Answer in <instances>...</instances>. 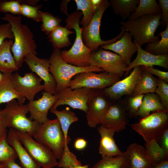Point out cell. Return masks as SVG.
I'll use <instances>...</instances> for the list:
<instances>
[{
  "label": "cell",
  "instance_id": "6da1fadb",
  "mask_svg": "<svg viewBox=\"0 0 168 168\" xmlns=\"http://www.w3.org/2000/svg\"><path fill=\"white\" fill-rule=\"evenodd\" d=\"M1 19L7 21L11 26L14 39L11 51L16 65L19 68L22 66L26 55L30 54L37 55V46L33 34L26 25L22 23L20 15L15 16L7 13Z\"/></svg>",
  "mask_w": 168,
  "mask_h": 168
},
{
  "label": "cell",
  "instance_id": "7a4b0ae2",
  "mask_svg": "<svg viewBox=\"0 0 168 168\" xmlns=\"http://www.w3.org/2000/svg\"><path fill=\"white\" fill-rule=\"evenodd\" d=\"M82 12H74L69 15L65 20L66 26L73 29L76 33L75 41L70 49L61 51V57L67 63L79 67L89 66V59L92 50L84 44L82 36V27L79 26Z\"/></svg>",
  "mask_w": 168,
  "mask_h": 168
},
{
  "label": "cell",
  "instance_id": "3957f363",
  "mask_svg": "<svg viewBox=\"0 0 168 168\" xmlns=\"http://www.w3.org/2000/svg\"><path fill=\"white\" fill-rule=\"evenodd\" d=\"M49 60V71L56 83L57 94L69 87L72 79L78 73L89 72H104L102 69L95 66L79 67L67 63L61 58V51L59 49H54Z\"/></svg>",
  "mask_w": 168,
  "mask_h": 168
},
{
  "label": "cell",
  "instance_id": "277c9868",
  "mask_svg": "<svg viewBox=\"0 0 168 168\" xmlns=\"http://www.w3.org/2000/svg\"><path fill=\"white\" fill-rule=\"evenodd\" d=\"M161 13L146 15L133 20L122 21L120 24L125 31L129 32L134 40L142 47L146 44L159 40V36L155 35L160 26Z\"/></svg>",
  "mask_w": 168,
  "mask_h": 168
},
{
  "label": "cell",
  "instance_id": "5b68a950",
  "mask_svg": "<svg viewBox=\"0 0 168 168\" xmlns=\"http://www.w3.org/2000/svg\"><path fill=\"white\" fill-rule=\"evenodd\" d=\"M28 112L27 105L20 104L15 100L7 103L5 107L1 110L8 128L27 133L32 136L41 124L28 118L27 114Z\"/></svg>",
  "mask_w": 168,
  "mask_h": 168
},
{
  "label": "cell",
  "instance_id": "8992f818",
  "mask_svg": "<svg viewBox=\"0 0 168 168\" xmlns=\"http://www.w3.org/2000/svg\"><path fill=\"white\" fill-rule=\"evenodd\" d=\"M32 137L37 141L49 147L57 159L59 160L63 155L65 146L70 142L65 139L57 118L48 119L41 124Z\"/></svg>",
  "mask_w": 168,
  "mask_h": 168
},
{
  "label": "cell",
  "instance_id": "52a82bcc",
  "mask_svg": "<svg viewBox=\"0 0 168 168\" xmlns=\"http://www.w3.org/2000/svg\"><path fill=\"white\" fill-rule=\"evenodd\" d=\"M110 6V2L108 0H102L88 25L85 27H82V36L83 42L92 52L98 49L100 46L108 45L115 42L122 36L125 31L121 26L120 33L115 38L107 40L101 39L100 27L102 18L104 12Z\"/></svg>",
  "mask_w": 168,
  "mask_h": 168
},
{
  "label": "cell",
  "instance_id": "ba28073f",
  "mask_svg": "<svg viewBox=\"0 0 168 168\" xmlns=\"http://www.w3.org/2000/svg\"><path fill=\"white\" fill-rule=\"evenodd\" d=\"M131 127L142 137L146 142L156 141L168 128V112L153 113L141 119L139 122L131 124Z\"/></svg>",
  "mask_w": 168,
  "mask_h": 168
},
{
  "label": "cell",
  "instance_id": "9c48e42d",
  "mask_svg": "<svg viewBox=\"0 0 168 168\" xmlns=\"http://www.w3.org/2000/svg\"><path fill=\"white\" fill-rule=\"evenodd\" d=\"M16 132L24 147L41 167L53 168L57 166V159L49 147L37 141L27 133Z\"/></svg>",
  "mask_w": 168,
  "mask_h": 168
},
{
  "label": "cell",
  "instance_id": "30bf717a",
  "mask_svg": "<svg viewBox=\"0 0 168 168\" xmlns=\"http://www.w3.org/2000/svg\"><path fill=\"white\" fill-rule=\"evenodd\" d=\"M120 80L118 76L105 72L99 73L89 72L78 73L70 81L69 87L72 89L84 87L103 90Z\"/></svg>",
  "mask_w": 168,
  "mask_h": 168
},
{
  "label": "cell",
  "instance_id": "8fae6325",
  "mask_svg": "<svg viewBox=\"0 0 168 168\" xmlns=\"http://www.w3.org/2000/svg\"><path fill=\"white\" fill-rule=\"evenodd\" d=\"M89 66L97 67L104 72L122 77L128 66L119 55L101 48L92 52L89 59Z\"/></svg>",
  "mask_w": 168,
  "mask_h": 168
},
{
  "label": "cell",
  "instance_id": "7c38bea8",
  "mask_svg": "<svg viewBox=\"0 0 168 168\" xmlns=\"http://www.w3.org/2000/svg\"><path fill=\"white\" fill-rule=\"evenodd\" d=\"M103 90L92 89L88 97L86 118L88 125L95 128L100 124L101 119L112 102Z\"/></svg>",
  "mask_w": 168,
  "mask_h": 168
},
{
  "label": "cell",
  "instance_id": "4fadbf2b",
  "mask_svg": "<svg viewBox=\"0 0 168 168\" xmlns=\"http://www.w3.org/2000/svg\"><path fill=\"white\" fill-rule=\"evenodd\" d=\"M41 81L32 72L25 73L23 76L17 72L11 75V81L14 89L29 102L34 100L35 95L44 90Z\"/></svg>",
  "mask_w": 168,
  "mask_h": 168
},
{
  "label": "cell",
  "instance_id": "5bb4252c",
  "mask_svg": "<svg viewBox=\"0 0 168 168\" xmlns=\"http://www.w3.org/2000/svg\"><path fill=\"white\" fill-rule=\"evenodd\" d=\"M26 63L32 72L35 73L44 82V91L52 95L57 94V85L55 80L49 71V59L40 58L36 55L30 54L25 58Z\"/></svg>",
  "mask_w": 168,
  "mask_h": 168
},
{
  "label": "cell",
  "instance_id": "9a60e30c",
  "mask_svg": "<svg viewBox=\"0 0 168 168\" xmlns=\"http://www.w3.org/2000/svg\"><path fill=\"white\" fill-rule=\"evenodd\" d=\"M92 89L81 87L72 89L69 87L60 93L50 109H56L60 105H67L73 109H77L86 113L87 102Z\"/></svg>",
  "mask_w": 168,
  "mask_h": 168
},
{
  "label": "cell",
  "instance_id": "2e32d148",
  "mask_svg": "<svg viewBox=\"0 0 168 168\" xmlns=\"http://www.w3.org/2000/svg\"><path fill=\"white\" fill-rule=\"evenodd\" d=\"M142 71L141 66L134 67L130 74L125 78L103 89L105 93L110 100L114 101L119 100L124 95L131 96L139 80Z\"/></svg>",
  "mask_w": 168,
  "mask_h": 168
},
{
  "label": "cell",
  "instance_id": "e0dca14e",
  "mask_svg": "<svg viewBox=\"0 0 168 168\" xmlns=\"http://www.w3.org/2000/svg\"><path fill=\"white\" fill-rule=\"evenodd\" d=\"M126 106L122 104L112 102L103 115L101 125L115 132L126 128L128 122Z\"/></svg>",
  "mask_w": 168,
  "mask_h": 168
},
{
  "label": "cell",
  "instance_id": "ac0fdd59",
  "mask_svg": "<svg viewBox=\"0 0 168 168\" xmlns=\"http://www.w3.org/2000/svg\"><path fill=\"white\" fill-rule=\"evenodd\" d=\"M42 97L26 104L30 113L29 119L40 124L46 122L49 119L47 115L49 110L58 97V94L52 95L47 92H42Z\"/></svg>",
  "mask_w": 168,
  "mask_h": 168
},
{
  "label": "cell",
  "instance_id": "d6986e66",
  "mask_svg": "<svg viewBox=\"0 0 168 168\" xmlns=\"http://www.w3.org/2000/svg\"><path fill=\"white\" fill-rule=\"evenodd\" d=\"M133 41L136 45L137 54L135 59L125 69L126 75H128L132 69L138 66L152 67L156 65L168 70V54L155 55L151 54L143 49L134 40Z\"/></svg>",
  "mask_w": 168,
  "mask_h": 168
},
{
  "label": "cell",
  "instance_id": "ffe728a7",
  "mask_svg": "<svg viewBox=\"0 0 168 168\" xmlns=\"http://www.w3.org/2000/svg\"><path fill=\"white\" fill-rule=\"evenodd\" d=\"M101 48L114 51L122 58L128 65L131 63L133 55L137 51L135 44L132 40L131 35L126 31L115 42L108 45H102Z\"/></svg>",
  "mask_w": 168,
  "mask_h": 168
},
{
  "label": "cell",
  "instance_id": "44dd1931",
  "mask_svg": "<svg viewBox=\"0 0 168 168\" xmlns=\"http://www.w3.org/2000/svg\"><path fill=\"white\" fill-rule=\"evenodd\" d=\"M6 140L8 144L15 150L23 168H41L24 147L16 130L10 128Z\"/></svg>",
  "mask_w": 168,
  "mask_h": 168
},
{
  "label": "cell",
  "instance_id": "7402d4cb",
  "mask_svg": "<svg viewBox=\"0 0 168 168\" xmlns=\"http://www.w3.org/2000/svg\"><path fill=\"white\" fill-rule=\"evenodd\" d=\"M98 130L101 137L99 151L102 158L114 156L122 153L113 138L114 132L101 125L98 127Z\"/></svg>",
  "mask_w": 168,
  "mask_h": 168
},
{
  "label": "cell",
  "instance_id": "603a6c76",
  "mask_svg": "<svg viewBox=\"0 0 168 168\" xmlns=\"http://www.w3.org/2000/svg\"><path fill=\"white\" fill-rule=\"evenodd\" d=\"M126 151L130 161V168H152L154 167L148 160L143 146L136 143H133L129 146Z\"/></svg>",
  "mask_w": 168,
  "mask_h": 168
},
{
  "label": "cell",
  "instance_id": "cb8c5ba5",
  "mask_svg": "<svg viewBox=\"0 0 168 168\" xmlns=\"http://www.w3.org/2000/svg\"><path fill=\"white\" fill-rule=\"evenodd\" d=\"M12 73H3L0 81V104L7 103L13 100L17 99L20 104H23L25 98L14 89L11 81Z\"/></svg>",
  "mask_w": 168,
  "mask_h": 168
},
{
  "label": "cell",
  "instance_id": "d4e9b609",
  "mask_svg": "<svg viewBox=\"0 0 168 168\" xmlns=\"http://www.w3.org/2000/svg\"><path fill=\"white\" fill-rule=\"evenodd\" d=\"M13 43L12 40H6L0 46V71L3 73H12L19 69L11 53Z\"/></svg>",
  "mask_w": 168,
  "mask_h": 168
},
{
  "label": "cell",
  "instance_id": "484cf974",
  "mask_svg": "<svg viewBox=\"0 0 168 168\" xmlns=\"http://www.w3.org/2000/svg\"><path fill=\"white\" fill-rule=\"evenodd\" d=\"M168 111L162 105L159 98L155 93H149L144 95L142 104L136 116L142 119L153 113Z\"/></svg>",
  "mask_w": 168,
  "mask_h": 168
},
{
  "label": "cell",
  "instance_id": "4316f807",
  "mask_svg": "<svg viewBox=\"0 0 168 168\" xmlns=\"http://www.w3.org/2000/svg\"><path fill=\"white\" fill-rule=\"evenodd\" d=\"M157 86V79L142 68L139 80L131 96L155 93Z\"/></svg>",
  "mask_w": 168,
  "mask_h": 168
},
{
  "label": "cell",
  "instance_id": "83f0119b",
  "mask_svg": "<svg viewBox=\"0 0 168 168\" xmlns=\"http://www.w3.org/2000/svg\"><path fill=\"white\" fill-rule=\"evenodd\" d=\"M74 33L75 32L70 30L66 26L60 25L49 35L48 38L54 49H59L71 45L68 36Z\"/></svg>",
  "mask_w": 168,
  "mask_h": 168
},
{
  "label": "cell",
  "instance_id": "f1b7e54d",
  "mask_svg": "<svg viewBox=\"0 0 168 168\" xmlns=\"http://www.w3.org/2000/svg\"><path fill=\"white\" fill-rule=\"evenodd\" d=\"M145 146L147 156L154 166L168 161V154L159 146L156 140L146 142Z\"/></svg>",
  "mask_w": 168,
  "mask_h": 168
},
{
  "label": "cell",
  "instance_id": "f546056e",
  "mask_svg": "<svg viewBox=\"0 0 168 168\" xmlns=\"http://www.w3.org/2000/svg\"><path fill=\"white\" fill-rule=\"evenodd\" d=\"M102 0H75L77 10H81L83 17L79 24L86 27L92 19Z\"/></svg>",
  "mask_w": 168,
  "mask_h": 168
},
{
  "label": "cell",
  "instance_id": "4dcf8cb0",
  "mask_svg": "<svg viewBox=\"0 0 168 168\" xmlns=\"http://www.w3.org/2000/svg\"><path fill=\"white\" fill-rule=\"evenodd\" d=\"M130 161L126 151L118 155L102 158L92 168H130Z\"/></svg>",
  "mask_w": 168,
  "mask_h": 168
},
{
  "label": "cell",
  "instance_id": "1f68e13d",
  "mask_svg": "<svg viewBox=\"0 0 168 168\" xmlns=\"http://www.w3.org/2000/svg\"><path fill=\"white\" fill-rule=\"evenodd\" d=\"M139 0H110V3L114 14L124 21L135 10Z\"/></svg>",
  "mask_w": 168,
  "mask_h": 168
},
{
  "label": "cell",
  "instance_id": "d6a6232c",
  "mask_svg": "<svg viewBox=\"0 0 168 168\" xmlns=\"http://www.w3.org/2000/svg\"><path fill=\"white\" fill-rule=\"evenodd\" d=\"M161 13L158 3L156 0H139V2L134 11L128 17V20H135L146 15Z\"/></svg>",
  "mask_w": 168,
  "mask_h": 168
},
{
  "label": "cell",
  "instance_id": "836d02e7",
  "mask_svg": "<svg viewBox=\"0 0 168 168\" xmlns=\"http://www.w3.org/2000/svg\"><path fill=\"white\" fill-rule=\"evenodd\" d=\"M50 112L55 114L58 120L65 139L70 141L71 139L68 135V131L72 124L78 120V117L68 108L61 111L50 109Z\"/></svg>",
  "mask_w": 168,
  "mask_h": 168
},
{
  "label": "cell",
  "instance_id": "e575fe53",
  "mask_svg": "<svg viewBox=\"0 0 168 168\" xmlns=\"http://www.w3.org/2000/svg\"><path fill=\"white\" fill-rule=\"evenodd\" d=\"M166 26L165 30L159 33L161 40L147 44L144 49L145 51L155 55L168 54V24Z\"/></svg>",
  "mask_w": 168,
  "mask_h": 168
},
{
  "label": "cell",
  "instance_id": "d590c367",
  "mask_svg": "<svg viewBox=\"0 0 168 168\" xmlns=\"http://www.w3.org/2000/svg\"><path fill=\"white\" fill-rule=\"evenodd\" d=\"M42 24L41 30L47 35H49L54 29L60 25L62 20L51 13L39 10Z\"/></svg>",
  "mask_w": 168,
  "mask_h": 168
},
{
  "label": "cell",
  "instance_id": "8d00e7d4",
  "mask_svg": "<svg viewBox=\"0 0 168 168\" xmlns=\"http://www.w3.org/2000/svg\"><path fill=\"white\" fill-rule=\"evenodd\" d=\"M82 165L76 156L69 149L68 145L64 147L61 158L58 162L57 166L59 168H71L73 166Z\"/></svg>",
  "mask_w": 168,
  "mask_h": 168
},
{
  "label": "cell",
  "instance_id": "74e56055",
  "mask_svg": "<svg viewBox=\"0 0 168 168\" xmlns=\"http://www.w3.org/2000/svg\"><path fill=\"white\" fill-rule=\"evenodd\" d=\"M18 158L14 149L7 142L6 138L0 141V162L5 163Z\"/></svg>",
  "mask_w": 168,
  "mask_h": 168
},
{
  "label": "cell",
  "instance_id": "f35d334b",
  "mask_svg": "<svg viewBox=\"0 0 168 168\" xmlns=\"http://www.w3.org/2000/svg\"><path fill=\"white\" fill-rule=\"evenodd\" d=\"M155 93L159 96L163 106L168 111V83L161 78L157 79V86Z\"/></svg>",
  "mask_w": 168,
  "mask_h": 168
},
{
  "label": "cell",
  "instance_id": "ab89813d",
  "mask_svg": "<svg viewBox=\"0 0 168 168\" xmlns=\"http://www.w3.org/2000/svg\"><path fill=\"white\" fill-rule=\"evenodd\" d=\"M144 94L131 96L128 99L127 105L126 106L128 116L129 117L136 116L140 107Z\"/></svg>",
  "mask_w": 168,
  "mask_h": 168
},
{
  "label": "cell",
  "instance_id": "60d3db41",
  "mask_svg": "<svg viewBox=\"0 0 168 168\" xmlns=\"http://www.w3.org/2000/svg\"><path fill=\"white\" fill-rule=\"evenodd\" d=\"M21 4L18 0H0V12L20 14Z\"/></svg>",
  "mask_w": 168,
  "mask_h": 168
},
{
  "label": "cell",
  "instance_id": "b9f144b4",
  "mask_svg": "<svg viewBox=\"0 0 168 168\" xmlns=\"http://www.w3.org/2000/svg\"><path fill=\"white\" fill-rule=\"evenodd\" d=\"M43 5L35 6L21 4L20 14L30 18L37 22L41 21L39 11Z\"/></svg>",
  "mask_w": 168,
  "mask_h": 168
},
{
  "label": "cell",
  "instance_id": "7bdbcfd3",
  "mask_svg": "<svg viewBox=\"0 0 168 168\" xmlns=\"http://www.w3.org/2000/svg\"><path fill=\"white\" fill-rule=\"evenodd\" d=\"M6 39H14L11 26L8 22L0 25V46Z\"/></svg>",
  "mask_w": 168,
  "mask_h": 168
},
{
  "label": "cell",
  "instance_id": "ee69618b",
  "mask_svg": "<svg viewBox=\"0 0 168 168\" xmlns=\"http://www.w3.org/2000/svg\"><path fill=\"white\" fill-rule=\"evenodd\" d=\"M158 1L161 10L160 26L164 27L168 24V0H158Z\"/></svg>",
  "mask_w": 168,
  "mask_h": 168
},
{
  "label": "cell",
  "instance_id": "f6af8a7d",
  "mask_svg": "<svg viewBox=\"0 0 168 168\" xmlns=\"http://www.w3.org/2000/svg\"><path fill=\"white\" fill-rule=\"evenodd\" d=\"M142 68L146 70L152 75H154L168 83V72H164L155 68L152 67L145 66H141Z\"/></svg>",
  "mask_w": 168,
  "mask_h": 168
},
{
  "label": "cell",
  "instance_id": "bcb514c9",
  "mask_svg": "<svg viewBox=\"0 0 168 168\" xmlns=\"http://www.w3.org/2000/svg\"><path fill=\"white\" fill-rule=\"evenodd\" d=\"M156 141L159 146L168 154V128L162 133Z\"/></svg>",
  "mask_w": 168,
  "mask_h": 168
},
{
  "label": "cell",
  "instance_id": "7dc6e473",
  "mask_svg": "<svg viewBox=\"0 0 168 168\" xmlns=\"http://www.w3.org/2000/svg\"><path fill=\"white\" fill-rule=\"evenodd\" d=\"M0 109V141L6 138L7 134V124L5 119L1 114Z\"/></svg>",
  "mask_w": 168,
  "mask_h": 168
},
{
  "label": "cell",
  "instance_id": "c3c4849f",
  "mask_svg": "<svg viewBox=\"0 0 168 168\" xmlns=\"http://www.w3.org/2000/svg\"><path fill=\"white\" fill-rule=\"evenodd\" d=\"M86 145V141L82 138L77 139L74 143V147L78 150H82L84 149Z\"/></svg>",
  "mask_w": 168,
  "mask_h": 168
},
{
  "label": "cell",
  "instance_id": "681fc988",
  "mask_svg": "<svg viewBox=\"0 0 168 168\" xmlns=\"http://www.w3.org/2000/svg\"><path fill=\"white\" fill-rule=\"evenodd\" d=\"M5 164L6 168H23L16 163L15 160L9 161Z\"/></svg>",
  "mask_w": 168,
  "mask_h": 168
},
{
  "label": "cell",
  "instance_id": "f907efd6",
  "mask_svg": "<svg viewBox=\"0 0 168 168\" xmlns=\"http://www.w3.org/2000/svg\"><path fill=\"white\" fill-rule=\"evenodd\" d=\"M21 4H26L29 5L36 6L37 3L40 1L39 0H19Z\"/></svg>",
  "mask_w": 168,
  "mask_h": 168
},
{
  "label": "cell",
  "instance_id": "816d5d0a",
  "mask_svg": "<svg viewBox=\"0 0 168 168\" xmlns=\"http://www.w3.org/2000/svg\"><path fill=\"white\" fill-rule=\"evenodd\" d=\"M69 1V0L63 1L60 4V8L61 12L63 13L66 14L67 15V16L69 15L68 14V13L67 12V3Z\"/></svg>",
  "mask_w": 168,
  "mask_h": 168
},
{
  "label": "cell",
  "instance_id": "f5cc1de1",
  "mask_svg": "<svg viewBox=\"0 0 168 168\" xmlns=\"http://www.w3.org/2000/svg\"><path fill=\"white\" fill-rule=\"evenodd\" d=\"M152 168H168V161H164Z\"/></svg>",
  "mask_w": 168,
  "mask_h": 168
},
{
  "label": "cell",
  "instance_id": "db71d44e",
  "mask_svg": "<svg viewBox=\"0 0 168 168\" xmlns=\"http://www.w3.org/2000/svg\"><path fill=\"white\" fill-rule=\"evenodd\" d=\"M89 167L88 165H86L84 166L82 165H78L76 166L72 167H71V168H88Z\"/></svg>",
  "mask_w": 168,
  "mask_h": 168
},
{
  "label": "cell",
  "instance_id": "11a10c76",
  "mask_svg": "<svg viewBox=\"0 0 168 168\" xmlns=\"http://www.w3.org/2000/svg\"><path fill=\"white\" fill-rule=\"evenodd\" d=\"M0 168H6L5 164L0 162Z\"/></svg>",
  "mask_w": 168,
  "mask_h": 168
},
{
  "label": "cell",
  "instance_id": "9f6ffc18",
  "mask_svg": "<svg viewBox=\"0 0 168 168\" xmlns=\"http://www.w3.org/2000/svg\"><path fill=\"white\" fill-rule=\"evenodd\" d=\"M3 76V73H1L0 72V81L1 80V79L2 78Z\"/></svg>",
  "mask_w": 168,
  "mask_h": 168
},
{
  "label": "cell",
  "instance_id": "6f0895ef",
  "mask_svg": "<svg viewBox=\"0 0 168 168\" xmlns=\"http://www.w3.org/2000/svg\"><path fill=\"white\" fill-rule=\"evenodd\" d=\"M41 168H44V167H41Z\"/></svg>",
  "mask_w": 168,
  "mask_h": 168
}]
</instances>
